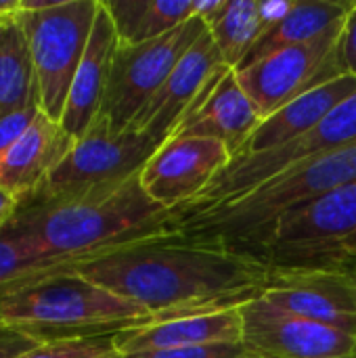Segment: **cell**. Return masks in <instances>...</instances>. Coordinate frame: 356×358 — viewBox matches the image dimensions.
I'll return each instance as SVG.
<instances>
[{
    "instance_id": "cell-1",
    "label": "cell",
    "mask_w": 356,
    "mask_h": 358,
    "mask_svg": "<svg viewBox=\"0 0 356 358\" xmlns=\"http://www.w3.org/2000/svg\"><path fill=\"white\" fill-rule=\"evenodd\" d=\"M73 273L151 315L239 306L260 296L273 271L245 254L155 235L69 266Z\"/></svg>"
},
{
    "instance_id": "cell-2",
    "label": "cell",
    "mask_w": 356,
    "mask_h": 358,
    "mask_svg": "<svg viewBox=\"0 0 356 358\" xmlns=\"http://www.w3.org/2000/svg\"><path fill=\"white\" fill-rule=\"evenodd\" d=\"M172 212L155 203L141 176L109 195L19 203L6 229L44 264H71L113 248L164 235Z\"/></svg>"
},
{
    "instance_id": "cell-3",
    "label": "cell",
    "mask_w": 356,
    "mask_h": 358,
    "mask_svg": "<svg viewBox=\"0 0 356 358\" xmlns=\"http://www.w3.org/2000/svg\"><path fill=\"white\" fill-rule=\"evenodd\" d=\"M356 178V145L281 172L250 193L216 208L170 220L164 235L241 254L277 222Z\"/></svg>"
},
{
    "instance_id": "cell-4",
    "label": "cell",
    "mask_w": 356,
    "mask_h": 358,
    "mask_svg": "<svg viewBox=\"0 0 356 358\" xmlns=\"http://www.w3.org/2000/svg\"><path fill=\"white\" fill-rule=\"evenodd\" d=\"M151 317L73 273H52L0 294V323L40 344L120 334Z\"/></svg>"
},
{
    "instance_id": "cell-5",
    "label": "cell",
    "mask_w": 356,
    "mask_h": 358,
    "mask_svg": "<svg viewBox=\"0 0 356 358\" xmlns=\"http://www.w3.org/2000/svg\"><path fill=\"white\" fill-rule=\"evenodd\" d=\"M356 233V178L277 222L241 254L273 273L323 271L340 264L342 243Z\"/></svg>"
},
{
    "instance_id": "cell-6",
    "label": "cell",
    "mask_w": 356,
    "mask_h": 358,
    "mask_svg": "<svg viewBox=\"0 0 356 358\" xmlns=\"http://www.w3.org/2000/svg\"><path fill=\"white\" fill-rule=\"evenodd\" d=\"M97 10L99 0H21L17 17L34 59L38 107L55 122H61L65 111Z\"/></svg>"
},
{
    "instance_id": "cell-7",
    "label": "cell",
    "mask_w": 356,
    "mask_h": 358,
    "mask_svg": "<svg viewBox=\"0 0 356 358\" xmlns=\"http://www.w3.org/2000/svg\"><path fill=\"white\" fill-rule=\"evenodd\" d=\"M159 147V143L136 128L113 132L105 120L97 117L29 199L61 201L115 193L141 176Z\"/></svg>"
},
{
    "instance_id": "cell-8",
    "label": "cell",
    "mask_w": 356,
    "mask_h": 358,
    "mask_svg": "<svg viewBox=\"0 0 356 358\" xmlns=\"http://www.w3.org/2000/svg\"><path fill=\"white\" fill-rule=\"evenodd\" d=\"M356 145V92L334 107L313 130L302 136L262 153L233 157L231 164L210 182V187L183 210L172 212L174 218H185L225 201L237 199L262 182L279 176L285 170L304 166L327 153Z\"/></svg>"
},
{
    "instance_id": "cell-9",
    "label": "cell",
    "mask_w": 356,
    "mask_h": 358,
    "mask_svg": "<svg viewBox=\"0 0 356 358\" xmlns=\"http://www.w3.org/2000/svg\"><path fill=\"white\" fill-rule=\"evenodd\" d=\"M206 29V23L193 17L180 27L151 42H118L103 105L97 117L105 120L113 132L132 128L136 115L145 109V105L168 80L176 63Z\"/></svg>"
},
{
    "instance_id": "cell-10",
    "label": "cell",
    "mask_w": 356,
    "mask_h": 358,
    "mask_svg": "<svg viewBox=\"0 0 356 358\" xmlns=\"http://www.w3.org/2000/svg\"><path fill=\"white\" fill-rule=\"evenodd\" d=\"M342 25L313 42L277 50L243 69H235L243 90L262 117H269L306 90L340 78L336 46Z\"/></svg>"
},
{
    "instance_id": "cell-11",
    "label": "cell",
    "mask_w": 356,
    "mask_h": 358,
    "mask_svg": "<svg viewBox=\"0 0 356 358\" xmlns=\"http://www.w3.org/2000/svg\"><path fill=\"white\" fill-rule=\"evenodd\" d=\"M231 159V151L220 141L172 136L143 168L141 185L155 203L176 212L195 201Z\"/></svg>"
},
{
    "instance_id": "cell-12",
    "label": "cell",
    "mask_w": 356,
    "mask_h": 358,
    "mask_svg": "<svg viewBox=\"0 0 356 358\" xmlns=\"http://www.w3.org/2000/svg\"><path fill=\"white\" fill-rule=\"evenodd\" d=\"M241 342L262 358H355L356 338L298 319L256 296L239 306Z\"/></svg>"
},
{
    "instance_id": "cell-13",
    "label": "cell",
    "mask_w": 356,
    "mask_h": 358,
    "mask_svg": "<svg viewBox=\"0 0 356 358\" xmlns=\"http://www.w3.org/2000/svg\"><path fill=\"white\" fill-rule=\"evenodd\" d=\"M210 31L206 29L176 63L168 80L136 115L132 128L164 145L174 136L183 120L206 96L208 88L227 71Z\"/></svg>"
},
{
    "instance_id": "cell-14",
    "label": "cell",
    "mask_w": 356,
    "mask_h": 358,
    "mask_svg": "<svg viewBox=\"0 0 356 358\" xmlns=\"http://www.w3.org/2000/svg\"><path fill=\"white\" fill-rule=\"evenodd\" d=\"M241 306V304H239ZM239 306H218L187 310L174 315H153L149 321L115 334L120 357L172 350L201 344L241 342V313Z\"/></svg>"
},
{
    "instance_id": "cell-15",
    "label": "cell",
    "mask_w": 356,
    "mask_h": 358,
    "mask_svg": "<svg viewBox=\"0 0 356 358\" xmlns=\"http://www.w3.org/2000/svg\"><path fill=\"white\" fill-rule=\"evenodd\" d=\"M275 308L356 338V302L334 268L304 273H273L260 294Z\"/></svg>"
},
{
    "instance_id": "cell-16",
    "label": "cell",
    "mask_w": 356,
    "mask_h": 358,
    "mask_svg": "<svg viewBox=\"0 0 356 358\" xmlns=\"http://www.w3.org/2000/svg\"><path fill=\"white\" fill-rule=\"evenodd\" d=\"M264 117L243 90L237 71L227 69L183 120L174 136H204L227 145L235 157Z\"/></svg>"
},
{
    "instance_id": "cell-17",
    "label": "cell",
    "mask_w": 356,
    "mask_h": 358,
    "mask_svg": "<svg viewBox=\"0 0 356 358\" xmlns=\"http://www.w3.org/2000/svg\"><path fill=\"white\" fill-rule=\"evenodd\" d=\"M61 122L38 113L17 143L0 157V189L19 203L34 197L73 147Z\"/></svg>"
},
{
    "instance_id": "cell-18",
    "label": "cell",
    "mask_w": 356,
    "mask_h": 358,
    "mask_svg": "<svg viewBox=\"0 0 356 358\" xmlns=\"http://www.w3.org/2000/svg\"><path fill=\"white\" fill-rule=\"evenodd\" d=\"M115 48H118V34H115L113 21L103 0H99L97 19L90 31L88 44H86V50H84V57L73 76L65 111L61 115V126L73 141L86 134V130L92 126V122L97 120L101 111Z\"/></svg>"
},
{
    "instance_id": "cell-19",
    "label": "cell",
    "mask_w": 356,
    "mask_h": 358,
    "mask_svg": "<svg viewBox=\"0 0 356 358\" xmlns=\"http://www.w3.org/2000/svg\"><path fill=\"white\" fill-rule=\"evenodd\" d=\"M353 92H356V78L353 76H340L306 90L292 103L264 117L235 157L271 151L302 136Z\"/></svg>"
},
{
    "instance_id": "cell-20",
    "label": "cell",
    "mask_w": 356,
    "mask_h": 358,
    "mask_svg": "<svg viewBox=\"0 0 356 358\" xmlns=\"http://www.w3.org/2000/svg\"><path fill=\"white\" fill-rule=\"evenodd\" d=\"M350 6L353 2L344 0H296L292 10L252 46L237 69H243L277 50L306 44L325 36L334 27L344 23Z\"/></svg>"
},
{
    "instance_id": "cell-21",
    "label": "cell",
    "mask_w": 356,
    "mask_h": 358,
    "mask_svg": "<svg viewBox=\"0 0 356 358\" xmlns=\"http://www.w3.org/2000/svg\"><path fill=\"white\" fill-rule=\"evenodd\" d=\"M120 44L157 40L193 19L195 0H103Z\"/></svg>"
},
{
    "instance_id": "cell-22",
    "label": "cell",
    "mask_w": 356,
    "mask_h": 358,
    "mask_svg": "<svg viewBox=\"0 0 356 358\" xmlns=\"http://www.w3.org/2000/svg\"><path fill=\"white\" fill-rule=\"evenodd\" d=\"M31 105H38L36 69L27 36L15 13L0 19V115Z\"/></svg>"
},
{
    "instance_id": "cell-23",
    "label": "cell",
    "mask_w": 356,
    "mask_h": 358,
    "mask_svg": "<svg viewBox=\"0 0 356 358\" xmlns=\"http://www.w3.org/2000/svg\"><path fill=\"white\" fill-rule=\"evenodd\" d=\"M208 31L225 65L237 69L266 31L260 15V0H229L220 17L208 25Z\"/></svg>"
},
{
    "instance_id": "cell-24",
    "label": "cell",
    "mask_w": 356,
    "mask_h": 358,
    "mask_svg": "<svg viewBox=\"0 0 356 358\" xmlns=\"http://www.w3.org/2000/svg\"><path fill=\"white\" fill-rule=\"evenodd\" d=\"M52 273L67 271L40 262L8 229L0 231V294Z\"/></svg>"
},
{
    "instance_id": "cell-25",
    "label": "cell",
    "mask_w": 356,
    "mask_h": 358,
    "mask_svg": "<svg viewBox=\"0 0 356 358\" xmlns=\"http://www.w3.org/2000/svg\"><path fill=\"white\" fill-rule=\"evenodd\" d=\"M19 358H122L115 346V334L71 338L38 344Z\"/></svg>"
},
{
    "instance_id": "cell-26",
    "label": "cell",
    "mask_w": 356,
    "mask_h": 358,
    "mask_svg": "<svg viewBox=\"0 0 356 358\" xmlns=\"http://www.w3.org/2000/svg\"><path fill=\"white\" fill-rule=\"evenodd\" d=\"M122 358H262L252 352L243 342H220V344H201L172 350H151Z\"/></svg>"
},
{
    "instance_id": "cell-27",
    "label": "cell",
    "mask_w": 356,
    "mask_h": 358,
    "mask_svg": "<svg viewBox=\"0 0 356 358\" xmlns=\"http://www.w3.org/2000/svg\"><path fill=\"white\" fill-rule=\"evenodd\" d=\"M336 65L340 76L356 78V2L353 0L350 13L342 25V34L336 46Z\"/></svg>"
},
{
    "instance_id": "cell-28",
    "label": "cell",
    "mask_w": 356,
    "mask_h": 358,
    "mask_svg": "<svg viewBox=\"0 0 356 358\" xmlns=\"http://www.w3.org/2000/svg\"><path fill=\"white\" fill-rule=\"evenodd\" d=\"M38 113H40V107L31 105V107L0 115V157L17 143V138L29 128V124L36 120Z\"/></svg>"
},
{
    "instance_id": "cell-29",
    "label": "cell",
    "mask_w": 356,
    "mask_h": 358,
    "mask_svg": "<svg viewBox=\"0 0 356 358\" xmlns=\"http://www.w3.org/2000/svg\"><path fill=\"white\" fill-rule=\"evenodd\" d=\"M40 342H36L34 338L10 329L6 325H0V358H19L25 352L34 350Z\"/></svg>"
},
{
    "instance_id": "cell-30",
    "label": "cell",
    "mask_w": 356,
    "mask_h": 358,
    "mask_svg": "<svg viewBox=\"0 0 356 358\" xmlns=\"http://www.w3.org/2000/svg\"><path fill=\"white\" fill-rule=\"evenodd\" d=\"M229 0H195V8H193V17L201 19L206 23V27L220 17V13L225 10Z\"/></svg>"
},
{
    "instance_id": "cell-31",
    "label": "cell",
    "mask_w": 356,
    "mask_h": 358,
    "mask_svg": "<svg viewBox=\"0 0 356 358\" xmlns=\"http://www.w3.org/2000/svg\"><path fill=\"white\" fill-rule=\"evenodd\" d=\"M17 210H19V201L4 189H0V231L6 229V224L15 218Z\"/></svg>"
},
{
    "instance_id": "cell-32",
    "label": "cell",
    "mask_w": 356,
    "mask_h": 358,
    "mask_svg": "<svg viewBox=\"0 0 356 358\" xmlns=\"http://www.w3.org/2000/svg\"><path fill=\"white\" fill-rule=\"evenodd\" d=\"M334 271H338L340 273V277L344 279V283L348 285V289H350V294H353V298H355L356 302V264L353 262H344V264H340V266H334ZM355 358H356V350H355Z\"/></svg>"
},
{
    "instance_id": "cell-33",
    "label": "cell",
    "mask_w": 356,
    "mask_h": 358,
    "mask_svg": "<svg viewBox=\"0 0 356 358\" xmlns=\"http://www.w3.org/2000/svg\"><path fill=\"white\" fill-rule=\"evenodd\" d=\"M356 260V233L353 237H348L344 243H342V248H340V264H344V262H355ZM338 264V266H340Z\"/></svg>"
},
{
    "instance_id": "cell-34",
    "label": "cell",
    "mask_w": 356,
    "mask_h": 358,
    "mask_svg": "<svg viewBox=\"0 0 356 358\" xmlns=\"http://www.w3.org/2000/svg\"><path fill=\"white\" fill-rule=\"evenodd\" d=\"M353 264H356V260H355V262H353Z\"/></svg>"
},
{
    "instance_id": "cell-35",
    "label": "cell",
    "mask_w": 356,
    "mask_h": 358,
    "mask_svg": "<svg viewBox=\"0 0 356 358\" xmlns=\"http://www.w3.org/2000/svg\"><path fill=\"white\" fill-rule=\"evenodd\" d=\"M0 325H2V323H0Z\"/></svg>"
}]
</instances>
